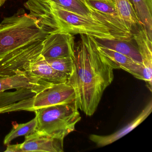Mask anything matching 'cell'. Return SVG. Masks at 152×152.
<instances>
[{
    "instance_id": "6da1fadb",
    "label": "cell",
    "mask_w": 152,
    "mask_h": 152,
    "mask_svg": "<svg viewBox=\"0 0 152 152\" xmlns=\"http://www.w3.org/2000/svg\"><path fill=\"white\" fill-rule=\"evenodd\" d=\"M24 7L39 26L50 33L60 31L96 39H132L131 29L126 23L88 6L92 14L89 16L67 11L50 0H27Z\"/></svg>"
},
{
    "instance_id": "7a4b0ae2",
    "label": "cell",
    "mask_w": 152,
    "mask_h": 152,
    "mask_svg": "<svg viewBox=\"0 0 152 152\" xmlns=\"http://www.w3.org/2000/svg\"><path fill=\"white\" fill-rule=\"evenodd\" d=\"M116 64L98 50L94 38L80 34L75 46L72 73L67 80L74 89L79 109L91 116L97 110L102 95L113 82Z\"/></svg>"
},
{
    "instance_id": "3957f363",
    "label": "cell",
    "mask_w": 152,
    "mask_h": 152,
    "mask_svg": "<svg viewBox=\"0 0 152 152\" xmlns=\"http://www.w3.org/2000/svg\"><path fill=\"white\" fill-rule=\"evenodd\" d=\"M50 34L41 28L23 9L0 23V60L16 51L43 42Z\"/></svg>"
},
{
    "instance_id": "277c9868",
    "label": "cell",
    "mask_w": 152,
    "mask_h": 152,
    "mask_svg": "<svg viewBox=\"0 0 152 152\" xmlns=\"http://www.w3.org/2000/svg\"><path fill=\"white\" fill-rule=\"evenodd\" d=\"M76 100L42 107L35 110L36 131L64 139L74 131L81 117Z\"/></svg>"
},
{
    "instance_id": "5b68a950",
    "label": "cell",
    "mask_w": 152,
    "mask_h": 152,
    "mask_svg": "<svg viewBox=\"0 0 152 152\" xmlns=\"http://www.w3.org/2000/svg\"><path fill=\"white\" fill-rule=\"evenodd\" d=\"M76 100L74 89L67 83L54 84L6 109L4 113L16 111L34 112L42 107Z\"/></svg>"
},
{
    "instance_id": "8992f818",
    "label": "cell",
    "mask_w": 152,
    "mask_h": 152,
    "mask_svg": "<svg viewBox=\"0 0 152 152\" xmlns=\"http://www.w3.org/2000/svg\"><path fill=\"white\" fill-rule=\"evenodd\" d=\"M75 44L73 35L57 31L49 34L43 41L41 55L45 59L75 58Z\"/></svg>"
},
{
    "instance_id": "52a82bcc",
    "label": "cell",
    "mask_w": 152,
    "mask_h": 152,
    "mask_svg": "<svg viewBox=\"0 0 152 152\" xmlns=\"http://www.w3.org/2000/svg\"><path fill=\"white\" fill-rule=\"evenodd\" d=\"M24 142L20 144L21 152H64V139L58 138L36 131L25 136Z\"/></svg>"
},
{
    "instance_id": "ba28073f",
    "label": "cell",
    "mask_w": 152,
    "mask_h": 152,
    "mask_svg": "<svg viewBox=\"0 0 152 152\" xmlns=\"http://www.w3.org/2000/svg\"><path fill=\"white\" fill-rule=\"evenodd\" d=\"M53 85L37 77L23 74L12 76L0 75V92L12 89H31L39 92Z\"/></svg>"
},
{
    "instance_id": "9c48e42d",
    "label": "cell",
    "mask_w": 152,
    "mask_h": 152,
    "mask_svg": "<svg viewBox=\"0 0 152 152\" xmlns=\"http://www.w3.org/2000/svg\"><path fill=\"white\" fill-rule=\"evenodd\" d=\"M152 111V102L151 100L141 113L132 121L124 128L113 134L106 136L91 134L90 136V139L99 147L110 145L129 133L143 122L150 114Z\"/></svg>"
},
{
    "instance_id": "30bf717a",
    "label": "cell",
    "mask_w": 152,
    "mask_h": 152,
    "mask_svg": "<svg viewBox=\"0 0 152 152\" xmlns=\"http://www.w3.org/2000/svg\"><path fill=\"white\" fill-rule=\"evenodd\" d=\"M94 39L97 46L114 50L125 55L137 63L142 64V58L138 48L135 42L132 41V39H104L94 38Z\"/></svg>"
},
{
    "instance_id": "8fae6325",
    "label": "cell",
    "mask_w": 152,
    "mask_h": 152,
    "mask_svg": "<svg viewBox=\"0 0 152 152\" xmlns=\"http://www.w3.org/2000/svg\"><path fill=\"white\" fill-rule=\"evenodd\" d=\"M138 27L136 32L132 34V38L138 48L142 64L148 76L152 79V39L142 25Z\"/></svg>"
},
{
    "instance_id": "7c38bea8",
    "label": "cell",
    "mask_w": 152,
    "mask_h": 152,
    "mask_svg": "<svg viewBox=\"0 0 152 152\" xmlns=\"http://www.w3.org/2000/svg\"><path fill=\"white\" fill-rule=\"evenodd\" d=\"M141 24L152 39V0H130Z\"/></svg>"
},
{
    "instance_id": "4fadbf2b",
    "label": "cell",
    "mask_w": 152,
    "mask_h": 152,
    "mask_svg": "<svg viewBox=\"0 0 152 152\" xmlns=\"http://www.w3.org/2000/svg\"><path fill=\"white\" fill-rule=\"evenodd\" d=\"M119 17L132 29L141 24L130 0H114Z\"/></svg>"
},
{
    "instance_id": "5bb4252c",
    "label": "cell",
    "mask_w": 152,
    "mask_h": 152,
    "mask_svg": "<svg viewBox=\"0 0 152 152\" xmlns=\"http://www.w3.org/2000/svg\"><path fill=\"white\" fill-rule=\"evenodd\" d=\"M88 7L113 18H120L114 0H82ZM124 22V21H123ZM125 23V22H124Z\"/></svg>"
},
{
    "instance_id": "9a60e30c",
    "label": "cell",
    "mask_w": 152,
    "mask_h": 152,
    "mask_svg": "<svg viewBox=\"0 0 152 152\" xmlns=\"http://www.w3.org/2000/svg\"><path fill=\"white\" fill-rule=\"evenodd\" d=\"M37 121L36 116L28 122L21 124H16L8 134L5 137L4 144L8 145L10 142L18 137L27 136L36 131Z\"/></svg>"
},
{
    "instance_id": "2e32d148",
    "label": "cell",
    "mask_w": 152,
    "mask_h": 152,
    "mask_svg": "<svg viewBox=\"0 0 152 152\" xmlns=\"http://www.w3.org/2000/svg\"><path fill=\"white\" fill-rule=\"evenodd\" d=\"M68 11L81 15H92L90 10L82 0H50Z\"/></svg>"
},
{
    "instance_id": "e0dca14e",
    "label": "cell",
    "mask_w": 152,
    "mask_h": 152,
    "mask_svg": "<svg viewBox=\"0 0 152 152\" xmlns=\"http://www.w3.org/2000/svg\"><path fill=\"white\" fill-rule=\"evenodd\" d=\"M49 64L55 70L69 76L72 73L74 58L72 57L46 59Z\"/></svg>"
},
{
    "instance_id": "ac0fdd59",
    "label": "cell",
    "mask_w": 152,
    "mask_h": 152,
    "mask_svg": "<svg viewBox=\"0 0 152 152\" xmlns=\"http://www.w3.org/2000/svg\"><path fill=\"white\" fill-rule=\"evenodd\" d=\"M5 152H21V147L20 144L17 145H8L7 149Z\"/></svg>"
},
{
    "instance_id": "d6986e66",
    "label": "cell",
    "mask_w": 152,
    "mask_h": 152,
    "mask_svg": "<svg viewBox=\"0 0 152 152\" xmlns=\"http://www.w3.org/2000/svg\"><path fill=\"white\" fill-rule=\"evenodd\" d=\"M7 0H0V7H1Z\"/></svg>"
}]
</instances>
